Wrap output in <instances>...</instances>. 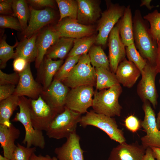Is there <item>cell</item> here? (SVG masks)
Returning <instances> with one entry per match:
<instances>
[{
	"mask_svg": "<svg viewBox=\"0 0 160 160\" xmlns=\"http://www.w3.org/2000/svg\"><path fill=\"white\" fill-rule=\"evenodd\" d=\"M134 43L142 57L156 66L158 44L150 31L148 22L140 11L136 10L133 17Z\"/></svg>",
	"mask_w": 160,
	"mask_h": 160,
	"instance_id": "1",
	"label": "cell"
},
{
	"mask_svg": "<svg viewBox=\"0 0 160 160\" xmlns=\"http://www.w3.org/2000/svg\"><path fill=\"white\" fill-rule=\"evenodd\" d=\"M122 92L120 84L99 91H94L92 107L96 113L113 117L120 116L122 107L119 99Z\"/></svg>",
	"mask_w": 160,
	"mask_h": 160,
	"instance_id": "2",
	"label": "cell"
},
{
	"mask_svg": "<svg viewBox=\"0 0 160 160\" xmlns=\"http://www.w3.org/2000/svg\"><path fill=\"white\" fill-rule=\"evenodd\" d=\"M18 106L20 111L12 120L13 122H19L23 126L25 136L22 143L28 148L32 146L43 149L45 142L42 131L36 130L31 120L29 99L25 96L19 97Z\"/></svg>",
	"mask_w": 160,
	"mask_h": 160,
	"instance_id": "3",
	"label": "cell"
},
{
	"mask_svg": "<svg viewBox=\"0 0 160 160\" xmlns=\"http://www.w3.org/2000/svg\"><path fill=\"white\" fill-rule=\"evenodd\" d=\"M81 114L65 107L64 110L57 114L51 122L45 131L46 135L49 138L57 139L67 138L76 132Z\"/></svg>",
	"mask_w": 160,
	"mask_h": 160,
	"instance_id": "4",
	"label": "cell"
},
{
	"mask_svg": "<svg viewBox=\"0 0 160 160\" xmlns=\"http://www.w3.org/2000/svg\"><path fill=\"white\" fill-rule=\"evenodd\" d=\"M79 124L84 128L91 125L100 129L111 140L119 144L126 141L123 130L119 128L116 120L113 117L97 113L92 110L81 116Z\"/></svg>",
	"mask_w": 160,
	"mask_h": 160,
	"instance_id": "5",
	"label": "cell"
},
{
	"mask_svg": "<svg viewBox=\"0 0 160 160\" xmlns=\"http://www.w3.org/2000/svg\"><path fill=\"white\" fill-rule=\"evenodd\" d=\"M95 68L92 66L88 54L81 55L73 68L61 81L71 88L83 85L94 86L96 83Z\"/></svg>",
	"mask_w": 160,
	"mask_h": 160,
	"instance_id": "6",
	"label": "cell"
},
{
	"mask_svg": "<svg viewBox=\"0 0 160 160\" xmlns=\"http://www.w3.org/2000/svg\"><path fill=\"white\" fill-rule=\"evenodd\" d=\"M106 2L107 9L102 12L98 21L97 30L98 33L95 42L103 47L107 43L110 32L123 16L126 8L119 4H113L109 1Z\"/></svg>",
	"mask_w": 160,
	"mask_h": 160,
	"instance_id": "7",
	"label": "cell"
},
{
	"mask_svg": "<svg viewBox=\"0 0 160 160\" xmlns=\"http://www.w3.org/2000/svg\"><path fill=\"white\" fill-rule=\"evenodd\" d=\"M144 113L141 126L146 133L141 137V145L145 149L149 147L160 148V130L158 128L154 111L148 101L143 102L142 106Z\"/></svg>",
	"mask_w": 160,
	"mask_h": 160,
	"instance_id": "8",
	"label": "cell"
},
{
	"mask_svg": "<svg viewBox=\"0 0 160 160\" xmlns=\"http://www.w3.org/2000/svg\"><path fill=\"white\" fill-rule=\"evenodd\" d=\"M158 73L156 66L147 60L146 64L141 73V79L137 87V94L143 102L149 101L154 108L157 105L158 96L155 80Z\"/></svg>",
	"mask_w": 160,
	"mask_h": 160,
	"instance_id": "9",
	"label": "cell"
},
{
	"mask_svg": "<svg viewBox=\"0 0 160 160\" xmlns=\"http://www.w3.org/2000/svg\"><path fill=\"white\" fill-rule=\"evenodd\" d=\"M31 120L36 130L46 131L58 113L43 99L40 95L36 99H29Z\"/></svg>",
	"mask_w": 160,
	"mask_h": 160,
	"instance_id": "10",
	"label": "cell"
},
{
	"mask_svg": "<svg viewBox=\"0 0 160 160\" xmlns=\"http://www.w3.org/2000/svg\"><path fill=\"white\" fill-rule=\"evenodd\" d=\"M93 86L83 85L71 88L67 95L65 107L81 114L92 106Z\"/></svg>",
	"mask_w": 160,
	"mask_h": 160,
	"instance_id": "11",
	"label": "cell"
},
{
	"mask_svg": "<svg viewBox=\"0 0 160 160\" xmlns=\"http://www.w3.org/2000/svg\"><path fill=\"white\" fill-rule=\"evenodd\" d=\"M61 81L54 79L49 86L43 90L40 95L45 102L58 114L65 109L66 97L69 91Z\"/></svg>",
	"mask_w": 160,
	"mask_h": 160,
	"instance_id": "12",
	"label": "cell"
},
{
	"mask_svg": "<svg viewBox=\"0 0 160 160\" xmlns=\"http://www.w3.org/2000/svg\"><path fill=\"white\" fill-rule=\"evenodd\" d=\"M30 16L26 29L22 34L23 38H29L39 32L55 20L56 13L53 8H47L43 9H35L29 6Z\"/></svg>",
	"mask_w": 160,
	"mask_h": 160,
	"instance_id": "13",
	"label": "cell"
},
{
	"mask_svg": "<svg viewBox=\"0 0 160 160\" xmlns=\"http://www.w3.org/2000/svg\"><path fill=\"white\" fill-rule=\"evenodd\" d=\"M61 37L78 39L94 34L95 29L93 25H85L77 20L69 17L62 19L55 27Z\"/></svg>",
	"mask_w": 160,
	"mask_h": 160,
	"instance_id": "14",
	"label": "cell"
},
{
	"mask_svg": "<svg viewBox=\"0 0 160 160\" xmlns=\"http://www.w3.org/2000/svg\"><path fill=\"white\" fill-rule=\"evenodd\" d=\"M108 41L110 69L115 74L119 63L126 56L125 46L120 36L118 23L110 32Z\"/></svg>",
	"mask_w": 160,
	"mask_h": 160,
	"instance_id": "15",
	"label": "cell"
},
{
	"mask_svg": "<svg viewBox=\"0 0 160 160\" xmlns=\"http://www.w3.org/2000/svg\"><path fill=\"white\" fill-rule=\"evenodd\" d=\"M30 63L24 71L19 73V80L13 95L19 97L26 96L32 99H36L41 93L43 88L34 79Z\"/></svg>",
	"mask_w": 160,
	"mask_h": 160,
	"instance_id": "16",
	"label": "cell"
},
{
	"mask_svg": "<svg viewBox=\"0 0 160 160\" xmlns=\"http://www.w3.org/2000/svg\"><path fill=\"white\" fill-rule=\"evenodd\" d=\"M60 37L55 27L47 26L39 32L36 40L37 55L35 66L36 68H38L40 66L49 49Z\"/></svg>",
	"mask_w": 160,
	"mask_h": 160,
	"instance_id": "17",
	"label": "cell"
},
{
	"mask_svg": "<svg viewBox=\"0 0 160 160\" xmlns=\"http://www.w3.org/2000/svg\"><path fill=\"white\" fill-rule=\"evenodd\" d=\"M80 137L76 132L71 134L61 146L56 148L54 152L58 160H84V151L81 148Z\"/></svg>",
	"mask_w": 160,
	"mask_h": 160,
	"instance_id": "18",
	"label": "cell"
},
{
	"mask_svg": "<svg viewBox=\"0 0 160 160\" xmlns=\"http://www.w3.org/2000/svg\"><path fill=\"white\" fill-rule=\"evenodd\" d=\"M146 149L137 141L124 142L113 148L108 160H143Z\"/></svg>",
	"mask_w": 160,
	"mask_h": 160,
	"instance_id": "19",
	"label": "cell"
},
{
	"mask_svg": "<svg viewBox=\"0 0 160 160\" xmlns=\"http://www.w3.org/2000/svg\"><path fill=\"white\" fill-rule=\"evenodd\" d=\"M77 22L85 25H92L98 20L102 13L100 1L95 0H77Z\"/></svg>",
	"mask_w": 160,
	"mask_h": 160,
	"instance_id": "20",
	"label": "cell"
},
{
	"mask_svg": "<svg viewBox=\"0 0 160 160\" xmlns=\"http://www.w3.org/2000/svg\"><path fill=\"white\" fill-rule=\"evenodd\" d=\"M115 74L120 84L130 88L136 83L141 72L133 63L125 58L119 63Z\"/></svg>",
	"mask_w": 160,
	"mask_h": 160,
	"instance_id": "21",
	"label": "cell"
},
{
	"mask_svg": "<svg viewBox=\"0 0 160 160\" xmlns=\"http://www.w3.org/2000/svg\"><path fill=\"white\" fill-rule=\"evenodd\" d=\"M20 134V130L12 124L9 127L0 125V143L4 156L11 160L16 147L15 142Z\"/></svg>",
	"mask_w": 160,
	"mask_h": 160,
	"instance_id": "22",
	"label": "cell"
},
{
	"mask_svg": "<svg viewBox=\"0 0 160 160\" xmlns=\"http://www.w3.org/2000/svg\"><path fill=\"white\" fill-rule=\"evenodd\" d=\"M63 60H54L45 56L38 68L39 76L43 86V90L47 89L51 84L53 78L62 66Z\"/></svg>",
	"mask_w": 160,
	"mask_h": 160,
	"instance_id": "23",
	"label": "cell"
},
{
	"mask_svg": "<svg viewBox=\"0 0 160 160\" xmlns=\"http://www.w3.org/2000/svg\"><path fill=\"white\" fill-rule=\"evenodd\" d=\"M120 35L125 47L134 43L133 17L129 5L126 8L124 14L118 22Z\"/></svg>",
	"mask_w": 160,
	"mask_h": 160,
	"instance_id": "24",
	"label": "cell"
},
{
	"mask_svg": "<svg viewBox=\"0 0 160 160\" xmlns=\"http://www.w3.org/2000/svg\"><path fill=\"white\" fill-rule=\"evenodd\" d=\"M39 33L29 38H23L18 42L15 52L14 59L22 57L30 63L35 60L37 55L36 40Z\"/></svg>",
	"mask_w": 160,
	"mask_h": 160,
	"instance_id": "25",
	"label": "cell"
},
{
	"mask_svg": "<svg viewBox=\"0 0 160 160\" xmlns=\"http://www.w3.org/2000/svg\"><path fill=\"white\" fill-rule=\"evenodd\" d=\"M75 39L61 37L47 51L46 57L50 59H63L68 54L73 47Z\"/></svg>",
	"mask_w": 160,
	"mask_h": 160,
	"instance_id": "26",
	"label": "cell"
},
{
	"mask_svg": "<svg viewBox=\"0 0 160 160\" xmlns=\"http://www.w3.org/2000/svg\"><path fill=\"white\" fill-rule=\"evenodd\" d=\"M19 100V97L13 95L0 101V125L10 126V118L18 106Z\"/></svg>",
	"mask_w": 160,
	"mask_h": 160,
	"instance_id": "27",
	"label": "cell"
},
{
	"mask_svg": "<svg viewBox=\"0 0 160 160\" xmlns=\"http://www.w3.org/2000/svg\"><path fill=\"white\" fill-rule=\"evenodd\" d=\"M96 74V87L100 90L120 84L115 75L110 70L101 68H95Z\"/></svg>",
	"mask_w": 160,
	"mask_h": 160,
	"instance_id": "28",
	"label": "cell"
},
{
	"mask_svg": "<svg viewBox=\"0 0 160 160\" xmlns=\"http://www.w3.org/2000/svg\"><path fill=\"white\" fill-rule=\"evenodd\" d=\"M12 7L13 16L18 20L23 32L27 28V23L30 18V11L29 6L27 1L13 0Z\"/></svg>",
	"mask_w": 160,
	"mask_h": 160,
	"instance_id": "29",
	"label": "cell"
},
{
	"mask_svg": "<svg viewBox=\"0 0 160 160\" xmlns=\"http://www.w3.org/2000/svg\"><path fill=\"white\" fill-rule=\"evenodd\" d=\"M96 36L94 34L79 39H75L73 46L68 54V57L87 54L90 48L95 43Z\"/></svg>",
	"mask_w": 160,
	"mask_h": 160,
	"instance_id": "30",
	"label": "cell"
},
{
	"mask_svg": "<svg viewBox=\"0 0 160 160\" xmlns=\"http://www.w3.org/2000/svg\"><path fill=\"white\" fill-rule=\"evenodd\" d=\"M101 46L93 45L88 52L91 64L95 68H101L110 70L109 60Z\"/></svg>",
	"mask_w": 160,
	"mask_h": 160,
	"instance_id": "31",
	"label": "cell"
},
{
	"mask_svg": "<svg viewBox=\"0 0 160 160\" xmlns=\"http://www.w3.org/2000/svg\"><path fill=\"white\" fill-rule=\"evenodd\" d=\"M60 12L58 22L65 17L76 20L78 9L77 0H56Z\"/></svg>",
	"mask_w": 160,
	"mask_h": 160,
	"instance_id": "32",
	"label": "cell"
},
{
	"mask_svg": "<svg viewBox=\"0 0 160 160\" xmlns=\"http://www.w3.org/2000/svg\"><path fill=\"white\" fill-rule=\"evenodd\" d=\"M6 36L1 37L0 41V68H5L7 63L11 59H14L15 52L14 48L17 46L18 42L17 41L13 46H10L6 41Z\"/></svg>",
	"mask_w": 160,
	"mask_h": 160,
	"instance_id": "33",
	"label": "cell"
},
{
	"mask_svg": "<svg viewBox=\"0 0 160 160\" xmlns=\"http://www.w3.org/2000/svg\"><path fill=\"white\" fill-rule=\"evenodd\" d=\"M143 18L149 23L150 32L157 42L160 40V12L156 9L144 16Z\"/></svg>",
	"mask_w": 160,
	"mask_h": 160,
	"instance_id": "34",
	"label": "cell"
},
{
	"mask_svg": "<svg viewBox=\"0 0 160 160\" xmlns=\"http://www.w3.org/2000/svg\"><path fill=\"white\" fill-rule=\"evenodd\" d=\"M126 55L128 60L133 63L140 71L141 74L146 63V60L144 59L137 50L134 43L125 47Z\"/></svg>",
	"mask_w": 160,
	"mask_h": 160,
	"instance_id": "35",
	"label": "cell"
},
{
	"mask_svg": "<svg viewBox=\"0 0 160 160\" xmlns=\"http://www.w3.org/2000/svg\"><path fill=\"white\" fill-rule=\"evenodd\" d=\"M81 55L68 57L55 76L54 79L61 81L76 64Z\"/></svg>",
	"mask_w": 160,
	"mask_h": 160,
	"instance_id": "36",
	"label": "cell"
},
{
	"mask_svg": "<svg viewBox=\"0 0 160 160\" xmlns=\"http://www.w3.org/2000/svg\"><path fill=\"white\" fill-rule=\"evenodd\" d=\"M36 150L35 147H25L17 143L16 147L10 160H29L31 155Z\"/></svg>",
	"mask_w": 160,
	"mask_h": 160,
	"instance_id": "37",
	"label": "cell"
},
{
	"mask_svg": "<svg viewBox=\"0 0 160 160\" xmlns=\"http://www.w3.org/2000/svg\"><path fill=\"white\" fill-rule=\"evenodd\" d=\"M0 27L1 28H10L21 33L23 31L18 20L13 16L0 15Z\"/></svg>",
	"mask_w": 160,
	"mask_h": 160,
	"instance_id": "38",
	"label": "cell"
},
{
	"mask_svg": "<svg viewBox=\"0 0 160 160\" xmlns=\"http://www.w3.org/2000/svg\"><path fill=\"white\" fill-rule=\"evenodd\" d=\"M19 73L15 72L7 74L0 70V85L5 84L17 85L19 80Z\"/></svg>",
	"mask_w": 160,
	"mask_h": 160,
	"instance_id": "39",
	"label": "cell"
},
{
	"mask_svg": "<svg viewBox=\"0 0 160 160\" xmlns=\"http://www.w3.org/2000/svg\"><path fill=\"white\" fill-rule=\"evenodd\" d=\"M27 1L33 8L39 10V9L47 8H54L55 3L52 0H28Z\"/></svg>",
	"mask_w": 160,
	"mask_h": 160,
	"instance_id": "40",
	"label": "cell"
},
{
	"mask_svg": "<svg viewBox=\"0 0 160 160\" xmlns=\"http://www.w3.org/2000/svg\"><path fill=\"white\" fill-rule=\"evenodd\" d=\"M124 123L126 128L133 133L137 131L141 126V122L137 117L133 115L127 116L124 120Z\"/></svg>",
	"mask_w": 160,
	"mask_h": 160,
	"instance_id": "41",
	"label": "cell"
},
{
	"mask_svg": "<svg viewBox=\"0 0 160 160\" xmlns=\"http://www.w3.org/2000/svg\"><path fill=\"white\" fill-rule=\"evenodd\" d=\"M16 87L15 85L12 84L0 85V101L13 95Z\"/></svg>",
	"mask_w": 160,
	"mask_h": 160,
	"instance_id": "42",
	"label": "cell"
},
{
	"mask_svg": "<svg viewBox=\"0 0 160 160\" xmlns=\"http://www.w3.org/2000/svg\"><path fill=\"white\" fill-rule=\"evenodd\" d=\"M13 0L0 1V14L1 15H13L12 9Z\"/></svg>",
	"mask_w": 160,
	"mask_h": 160,
	"instance_id": "43",
	"label": "cell"
},
{
	"mask_svg": "<svg viewBox=\"0 0 160 160\" xmlns=\"http://www.w3.org/2000/svg\"><path fill=\"white\" fill-rule=\"evenodd\" d=\"M29 63H30L23 58H16L13 63V70L18 73H21L25 70Z\"/></svg>",
	"mask_w": 160,
	"mask_h": 160,
	"instance_id": "44",
	"label": "cell"
},
{
	"mask_svg": "<svg viewBox=\"0 0 160 160\" xmlns=\"http://www.w3.org/2000/svg\"><path fill=\"white\" fill-rule=\"evenodd\" d=\"M29 160H52V158L48 155L45 156L41 154L36 155L34 153L31 155Z\"/></svg>",
	"mask_w": 160,
	"mask_h": 160,
	"instance_id": "45",
	"label": "cell"
},
{
	"mask_svg": "<svg viewBox=\"0 0 160 160\" xmlns=\"http://www.w3.org/2000/svg\"><path fill=\"white\" fill-rule=\"evenodd\" d=\"M143 160H156L151 147H148L146 149Z\"/></svg>",
	"mask_w": 160,
	"mask_h": 160,
	"instance_id": "46",
	"label": "cell"
},
{
	"mask_svg": "<svg viewBox=\"0 0 160 160\" xmlns=\"http://www.w3.org/2000/svg\"><path fill=\"white\" fill-rule=\"evenodd\" d=\"M157 43L158 44V49L155 66L158 73H160V40Z\"/></svg>",
	"mask_w": 160,
	"mask_h": 160,
	"instance_id": "47",
	"label": "cell"
},
{
	"mask_svg": "<svg viewBox=\"0 0 160 160\" xmlns=\"http://www.w3.org/2000/svg\"><path fill=\"white\" fill-rule=\"evenodd\" d=\"M150 147L155 159L156 160H160V148L153 147Z\"/></svg>",
	"mask_w": 160,
	"mask_h": 160,
	"instance_id": "48",
	"label": "cell"
},
{
	"mask_svg": "<svg viewBox=\"0 0 160 160\" xmlns=\"http://www.w3.org/2000/svg\"><path fill=\"white\" fill-rule=\"evenodd\" d=\"M151 0H141V3L140 5V7L145 6L149 10H151L153 8L156 7L150 5Z\"/></svg>",
	"mask_w": 160,
	"mask_h": 160,
	"instance_id": "49",
	"label": "cell"
},
{
	"mask_svg": "<svg viewBox=\"0 0 160 160\" xmlns=\"http://www.w3.org/2000/svg\"><path fill=\"white\" fill-rule=\"evenodd\" d=\"M159 82L160 85V78L159 80ZM156 122L158 128L160 130V108L159 113L157 114L156 118Z\"/></svg>",
	"mask_w": 160,
	"mask_h": 160,
	"instance_id": "50",
	"label": "cell"
},
{
	"mask_svg": "<svg viewBox=\"0 0 160 160\" xmlns=\"http://www.w3.org/2000/svg\"><path fill=\"white\" fill-rule=\"evenodd\" d=\"M0 160H10L7 158L0 154Z\"/></svg>",
	"mask_w": 160,
	"mask_h": 160,
	"instance_id": "51",
	"label": "cell"
},
{
	"mask_svg": "<svg viewBox=\"0 0 160 160\" xmlns=\"http://www.w3.org/2000/svg\"><path fill=\"white\" fill-rule=\"evenodd\" d=\"M52 160H58L57 158L55 156L52 157Z\"/></svg>",
	"mask_w": 160,
	"mask_h": 160,
	"instance_id": "52",
	"label": "cell"
},
{
	"mask_svg": "<svg viewBox=\"0 0 160 160\" xmlns=\"http://www.w3.org/2000/svg\"></svg>",
	"mask_w": 160,
	"mask_h": 160,
	"instance_id": "53",
	"label": "cell"
}]
</instances>
